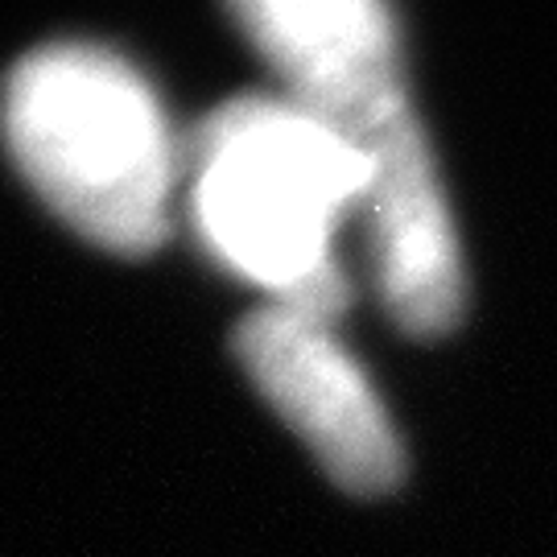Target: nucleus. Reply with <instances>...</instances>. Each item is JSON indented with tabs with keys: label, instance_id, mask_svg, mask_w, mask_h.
I'll return each instance as SVG.
<instances>
[{
	"label": "nucleus",
	"instance_id": "nucleus-1",
	"mask_svg": "<svg viewBox=\"0 0 557 557\" xmlns=\"http://www.w3.org/2000/svg\"><path fill=\"white\" fill-rule=\"evenodd\" d=\"M368 158L289 96H239L199 124L190 145V211L223 269L269 306L335 322L347 277L335 236L363 207Z\"/></svg>",
	"mask_w": 557,
	"mask_h": 557
},
{
	"label": "nucleus",
	"instance_id": "nucleus-2",
	"mask_svg": "<svg viewBox=\"0 0 557 557\" xmlns=\"http://www.w3.org/2000/svg\"><path fill=\"white\" fill-rule=\"evenodd\" d=\"M0 133L66 227L116 257H149L170 236L178 140L158 91L96 41H54L9 71Z\"/></svg>",
	"mask_w": 557,
	"mask_h": 557
},
{
	"label": "nucleus",
	"instance_id": "nucleus-3",
	"mask_svg": "<svg viewBox=\"0 0 557 557\" xmlns=\"http://www.w3.org/2000/svg\"><path fill=\"white\" fill-rule=\"evenodd\" d=\"M236 356L260 397L351 496H384L405 475L393 418L331 322L260 306L236 326Z\"/></svg>",
	"mask_w": 557,
	"mask_h": 557
},
{
	"label": "nucleus",
	"instance_id": "nucleus-4",
	"mask_svg": "<svg viewBox=\"0 0 557 557\" xmlns=\"http://www.w3.org/2000/svg\"><path fill=\"white\" fill-rule=\"evenodd\" d=\"M232 21L289 87L347 140L380 133L405 100L397 13L376 0H244Z\"/></svg>",
	"mask_w": 557,
	"mask_h": 557
},
{
	"label": "nucleus",
	"instance_id": "nucleus-5",
	"mask_svg": "<svg viewBox=\"0 0 557 557\" xmlns=\"http://www.w3.org/2000/svg\"><path fill=\"white\" fill-rule=\"evenodd\" d=\"M363 215L380 301L405 335H450L467 310V277L455 220L413 108H400L363 140Z\"/></svg>",
	"mask_w": 557,
	"mask_h": 557
}]
</instances>
